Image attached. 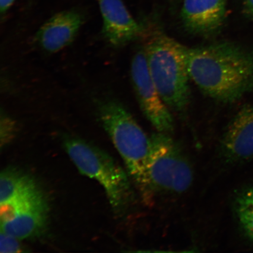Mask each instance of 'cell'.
Listing matches in <instances>:
<instances>
[{"label": "cell", "instance_id": "1", "mask_svg": "<svg viewBox=\"0 0 253 253\" xmlns=\"http://www.w3.org/2000/svg\"><path fill=\"white\" fill-rule=\"evenodd\" d=\"M190 78L211 99L232 103L253 92V48L217 42L188 47Z\"/></svg>", "mask_w": 253, "mask_h": 253}, {"label": "cell", "instance_id": "2", "mask_svg": "<svg viewBox=\"0 0 253 253\" xmlns=\"http://www.w3.org/2000/svg\"><path fill=\"white\" fill-rule=\"evenodd\" d=\"M99 112L103 128L124 161L131 181L142 201L150 204L154 195L147 174L150 137L128 110L116 101L101 103Z\"/></svg>", "mask_w": 253, "mask_h": 253}, {"label": "cell", "instance_id": "3", "mask_svg": "<svg viewBox=\"0 0 253 253\" xmlns=\"http://www.w3.org/2000/svg\"><path fill=\"white\" fill-rule=\"evenodd\" d=\"M152 33L142 47L151 77L167 105L181 112L190 100L188 47L160 31Z\"/></svg>", "mask_w": 253, "mask_h": 253}, {"label": "cell", "instance_id": "4", "mask_svg": "<svg viewBox=\"0 0 253 253\" xmlns=\"http://www.w3.org/2000/svg\"><path fill=\"white\" fill-rule=\"evenodd\" d=\"M64 147L79 171L102 186L113 211L124 213L134 199L128 174L106 152L81 138H66Z\"/></svg>", "mask_w": 253, "mask_h": 253}, {"label": "cell", "instance_id": "5", "mask_svg": "<svg viewBox=\"0 0 253 253\" xmlns=\"http://www.w3.org/2000/svg\"><path fill=\"white\" fill-rule=\"evenodd\" d=\"M147 174L154 194H182L191 187L194 179L191 164L181 147L169 134L160 132L150 137Z\"/></svg>", "mask_w": 253, "mask_h": 253}, {"label": "cell", "instance_id": "6", "mask_svg": "<svg viewBox=\"0 0 253 253\" xmlns=\"http://www.w3.org/2000/svg\"><path fill=\"white\" fill-rule=\"evenodd\" d=\"M49 207L40 189L0 204V230L20 240L38 236L45 229Z\"/></svg>", "mask_w": 253, "mask_h": 253}, {"label": "cell", "instance_id": "7", "mask_svg": "<svg viewBox=\"0 0 253 253\" xmlns=\"http://www.w3.org/2000/svg\"><path fill=\"white\" fill-rule=\"evenodd\" d=\"M131 77L136 97L145 118L157 132H172L174 127L173 116L151 77L143 47L132 58Z\"/></svg>", "mask_w": 253, "mask_h": 253}, {"label": "cell", "instance_id": "8", "mask_svg": "<svg viewBox=\"0 0 253 253\" xmlns=\"http://www.w3.org/2000/svg\"><path fill=\"white\" fill-rule=\"evenodd\" d=\"M226 0H183L181 19L185 30L195 36H214L226 18Z\"/></svg>", "mask_w": 253, "mask_h": 253}, {"label": "cell", "instance_id": "9", "mask_svg": "<svg viewBox=\"0 0 253 253\" xmlns=\"http://www.w3.org/2000/svg\"><path fill=\"white\" fill-rule=\"evenodd\" d=\"M220 150L227 164L253 159V106H243L231 120L221 138Z\"/></svg>", "mask_w": 253, "mask_h": 253}, {"label": "cell", "instance_id": "10", "mask_svg": "<svg viewBox=\"0 0 253 253\" xmlns=\"http://www.w3.org/2000/svg\"><path fill=\"white\" fill-rule=\"evenodd\" d=\"M103 19V34L115 46H121L143 37L145 28L137 23L123 0H98Z\"/></svg>", "mask_w": 253, "mask_h": 253}, {"label": "cell", "instance_id": "11", "mask_svg": "<svg viewBox=\"0 0 253 253\" xmlns=\"http://www.w3.org/2000/svg\"><path fill=\"white\" fill-rule=\"evenodd\" d=\"M83 23V16L78 11L60 12L40 28L37 42L47 52H58L72 42Z\"/></svg>", "mask_w": 253, "mask_h": 253}, {"label": "cell", "instance_id": "12", "mask_svg": "<svg viewBox=\"0 0 253 253\" xmlns=\"http://www.w3.org/2000/svg\"><path fill=\"white\" fill-rule=\"evenodd\" d=\"M39 189L33 176L17 168H6L0 173V204L25 197Z\"/></svg>", "mask_w": 253, "mask_h": 253}, {"label": "cell", "instance_id": "13", "mask_svg": "<svg viewBox=\"0 0 253 253\" xmlns=\"http://www.w3.org/2000/svg\"><path fill=\"white\" fill-rule=\"evenodd\" d=\"M236 211L242 229L253 241V208L236 207Z\"/></svg>", "mask_w": 253, "mask_h": 253}, {"label": "cell", "instance_id": "14", "mask_svg": "<svg viewBox=\"0 0 253 253\" xmlns=\"http://www.w3.org/2000/svg\"><path fill=\"white\" fill-rule=\"evenodd\" d=\"M1 132H0V141L1 147L6 146L12 140H13L17 127L16 123L13 119L9 116L2 115L1 116Z\"/></svg>", "mask_w": 253, "mask_h": 253}, {"label": "cell", "instance_id": "15", "mask_svg": "<svg viewBox=\"0 0 253 253\" xmlns=\"http://www.w3.org/2000/svg\"><path fill=\"white\" fill-rule=\"evenodd\" d=\"M21 240L9 234L0 232V253H18L24 252Z\"/></svg>", "mask_w": 253, "mask_h": 253}, {"label": "cell", "instance_id": "16", "mask_svg": "<svg viewBox=\"0 0 253 253\" xmlns=\"http://www.w3.org/2000/svg\"><path fill=\"white\" fill-rule=\"evenodd\" d=\"M236 207L253 208V185L245 189L237 196Z\"/></svg>", "mask_w": 253, "mask_h": 253}, {"label": "cell", "instance_id": "17", "mask_svg": "<svg viewBox=\"0 0 253 253\" xmlns=\"http://www.w3.org/2000/svg\"><path fill=\"white\" fill-rule=\"evenodd\" d=\"M243 10L246 17L253 20V0H243Z\"/></svg>", "mask_w": 253, "mask_h": 253}, {"label": "cell", "instance_id": "18", "mask_svg": "<svg viewBox=\"0 0 253 253\" xmlns=\"http://www.w3.org/2000/svg\"><path fill=\"white\" fill-rule=\"evenodd\" d=\"M15 0H0V11L1 13H5L13 4Z\"/></svg>", "mask_w": 253, "mask_h": 253}]
</instances>
